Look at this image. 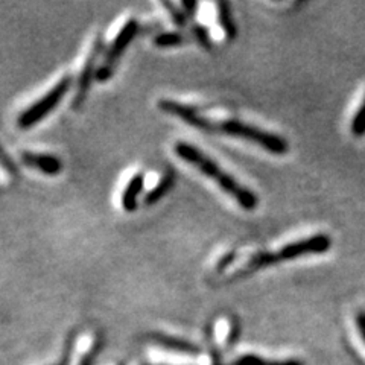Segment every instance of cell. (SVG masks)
Masks as SVG:
<instances>
[{
	"instance_id": "cell-12",
	"label": "cell",
	"mask_w": 365,
	"mask_h": 365,
	"mask_svg": "<svg viewBox=\"0 0 365 365\" xmlns=\"http://www.w3.org/2000/svg\"><path fill=\"white\" fill-rule=\"evenodd\" d=\"M187 38L182 32L178 31H169V32H162V34H157L154 37L153 43L157 48H175V46H181L182 43H186Z\"/></svg>"
},
{
	"instance_id": "cell-10",
	"label": "cell",
	"mask_w": 365,
	"mask_h": 365,
	"mask_svg": "<svg viewBox=\"0 0 365 365\" xmlns=\"http://www.w3.org/2000/svg\"><path fill=\"white\" fill-rule=\"evenodd\" d=\"M175 181H177V174H175V169L174 168H168L165 170V174L160 177L157 185L146 193L143 204L148 205V207H151V205L157 204L158 201H162L168 192L175 186Z\"/></svg>"
},
{
	"instance_id": "cell-16",
	"label": "cell",
	"mask_w": 365,
	"mask_h": 365,
	"mask_svg": "<svg viewBox=\"0 0 365 365\" xmlns=\"http://www.w3.org/2000/svg\"><path fill=\"white\" fill-rule=\"evenodd\" d=\"M0 166L4 168V170L11 178H19V175H20L19 166L14 163V160L9 157V154L4 150L2 145H0Z\"/></svg>"
},
{
	"instance_id": "cell-5",
	"label": "cell",
	"mask_w": 365,
	"mask_h": 365,
	"mask_svg": "<svg viewBox=\"0 0 365 365\" xmlns=\"http://www.w3.org/2000/svg\"><path fill=\"white\" fill-rule=\"evenodd\" d=\"M139 26H140L139 21L135 19H130L127 23H125L123 28L118 32V36L114 37L110 48L106 51L102 66L98 67L96 79L99 83H106L113 76L114 68H116L119 63V58L125 53V51H127V48L137 36V32H139Z\"/></svg>"
},
{
	"instance_id": "cell-21",
	"label": "cell",
	"mask_w": 365,
	"mask_h": 365,
	"mask_svg": "<svg viewBox=\"0 0 365 365\" xmlns=\"http://www.w3.org/2000/svg\"><path fill=\"white\" fill-rule=\"evenodd\" d=\"M197 8H198L197 2H189V0H185V2L181 4V9L185 11V14L189 19H192L193 16H197Z\"/></svg>"
},
{
	"instance_id": "cell-15",
	"label": "cell",
	"mask_w": 365,
	"mask_h": 365,
	"mask_svg": "<svg viewBox=\"0 0 365 365\" xmlns=\"http://www.w3.org/2000/svg\"><path fill=\"white\" fill-rule=\"evenodd\" d=\"M166 9H168V14L169 17L173 19V21L178 28H187L189 25V17L185 14V11H180L177 5L170 4V2H163L162 4Z\"/></svg>"
},
{
	"instance_id": "cell-11",
	"label": "cell",
	"mask_w": 365,
	"mask_h": 365,
	"mask_svg": "<svg viewBox=\"0 0 365 365\" xmlns=\"http://www.w3.org/2000/svg\"><path fill=\"white\" fill-rule=\"evenodd\" d=\"M218 21L224 31V34L227 36L228 40H233L236 37V25L235 20L232 16V9L230 5L227 2H220L218 4Z\"/></svg>"
},
{
	"instance_id": "cell-23",
	"label": "cell",
	"mask_w": 365,
	"mask_h": 365,
	"mask_svg": "<svg viewBox=\"0 0 365 365\" xmlns=\"http://www.w3.org/2000/svg\"><path fill=\"white\" fill-rule=\"evenodd\" d=\"M233 259H235V256H233V255H227L225 257H222V259L218 262V265H216V269H218V271H222L224 268H227V265H228V264H232Z\"/></svg>"
},
{
	"instance_id": "cell-7",
	"label": "cell",
	"mask_w": 365,
	"mask_h": 365,
	"mask_svg": "<svg viewBox=\"0 0 365 365\" xmlns=\"http://www.w3.org/2000/svg\"><path fill=\"white\" fill-rule=\"evenodd\" d=\"M20 158H21V163H25L28 168L38 169L41 174L49 175V177L58 175L63 170V162L53 154L25 151L20 154Z\"/></svg>"
},
{
	"instance_id": "cell-8",
	"label": "cell",
	"mask_w": 365,
	"mask_h": 365,
	"mask_svg": "<svg viewBox=\"0 0 365 365\" xmlns=\"http://www.w3.org/2000/svg\"><path fill=\"white\" fill-rule=\"evenodd\" d=\"M148 342H151L154 346L163 347L166 350H173V351H178L182 353V355H190V356H198L202 353V349L193 342L182 339V338H177V336H169L165 334H150L146 336Z\"/></svg>"
},
{
	"instance_id": "cell-18",
	"label": "cell",
	"mask_w": 365,
	"mask_h": 365,
	"mask_svg": "<svg viewBox=\"0 0 365 365\" xmlns=\"http://www.w3.org/2000/svg\"><path fill=\"white\" fill-rule=\"evenodd\" d=\"M192 34H193V37H195V40L202 46L205 51L212 49V40H210L207 28H204L202 25H195L192 28Z\"/></svg>"
},
{
	"instance_id": "cell-13",
	"label": "cell",
	"mask_w": 365,
	"mask_h": 365,
	"mask_svg": "<svg viewBox=\"0 0 365 365\" xmlns=\"http://www.w3.org/2000/svg\"><path fill=\"white\" fill-rule=\"evenodd\" d=\"M218 365H224V364L221 362ZM230 365H303V364L300 361H294V359H289V361H267L264 358H259V356H255V355H245V356L237 358Z\"/></svg>"
},
{
	"instance_id": "cell-24",
	"label": "cell",
	"mask_w": 365,
	"mask_h": 365,
	"mask_svg": "<svg viewBox=\"0 0 365 365\" xmlns=\"http://www.w3.org/2000/svg\"><path fill=\"white\" fill-rule=\"evenodd\" d=\"M145 365H150V364H145Z\"/></svg>"
},
{
	"instance_id": "cell-19",
	"label": "cell",
	"mask_w": 365,
	"mask_h": 365,
	"mask_svg": "<svg viewBox=\"0 0 365 365\" xmlns=\"http://www.w3.org/2000/svg\"><path fill=\"white\" fill-rule=\"evenodd\" d=\"M75 344H76V332H72L71 335H68V338L66 341L64 351H63V359L56 365H68V364H71V356H72V353H73Z\"/></svg>"
},
{
	"instance_id": "cell-1",
	"label": "cell",
	"mask_w": 365,
	"mask_h": 365,
	"mask_svg": "<svg viewBox=\"0 0 365 365\" xmlns=\"http://www.w3.org/2000/svg\"><path fill=\"white\" fill-rule=\"evenodd\" d=\"M174 153L190 166L197 168L200 173L205 177L213 180L228 197H232L244 210H255L259 204V200L255 192H251L245 186H242L236 178L215 162L209 155H205L197 146H193L187 142H177L174 146Z\"/></svg>"
},
{
	"instance_id": "cell-22",
	"label": "cell",
	"mask_w": 365,
	"mask_h": 365,
	"mask_svg": "<svg viewBox=\"0 0 365 365\" xmlns=\"http://www.w3.org/2000/svg\"><path fill=\"white\" fill-rule=\"evenodd\" d=\"M356 324H358V330H359V334H361V338L365 342V312H359L358 314Z\"/></svg>"
},
{
	"instance_id": "cell-17",
	"label": "cell",
	"mask_w": 365,
	"mask_h": 365,
	"mask_svg": "<svg viewBox=\"0 0 365 365\" xmlns=\"http://www.w3.org/2000/svg\"><path fill=\"white\" fill-rule=\"evenodd\" d=\"M350 130L358 137L365 134V98H364V102L361 104L358 113L355 114V118H353V120H351Z\"/></svg>"
},
{
	"instance_id": "cell-14",
	"label": "cell",
	"mask_w": 365,
	"mask_h": 365,
	"mask_svg": "<svg viewBox=\"0 0 365 365\" xmlns=\"http://www.w3.org/2000/svg\"><path fill=\"white\" fill-rule=\"evenodd\" d=\"M104 341H106V339H104V336H102L101 334L96 335L93 346H91L90 350L83 356L81 364H79V365H95V362H96V359H98V356H99V353H101L102 347H104Z\"/></svg>"
},
{
	"instance_id": "cell-9",
	"label": "cell",
	"mask_w": 365,
	"mask_h": 365,
	"mask_svg": "<svg viewBox=\"0 0 365 365\" xmlns=\"http://www.w3.org/2000/svg\"><path fill=\"white\" fill-rule=\"evenodd\" d=\"M143 187H145V175L142 173L134 174L130 178L128 185L125 186L120 197V204L125 212L134 213L137 210V200H139L140 193L143 192Z\"/></svg>"
},
{
	"instance_id": "cell-20",
	"label": "cell",
	"mask_w": 365,
	"mask_h": 365,
	"mask_svg": "<svg viewBox=\"0 0 365 365\" xmlns=\"http://www.w3.org/2000/svg\"><path fill=\"white\" fill-rule=\"evenodd\" d=\"M239 335H241V329H239V323L235 319L233 324L230 326V335H228V338H227V346L232 347L235 342L237 341Z\"/></svg>"
},
{
	"instance_id": "cell-4",
	"label": "cell",
	"mask_w": 365,
	"mask_h": 365,
	"mask_svg": "<svg viewBox=\"0 0 365 365\" xmlns=\"http://www.w3.org/2000/svg\"><path fill=\"white\" fill-rule=\"evenodd\" d=\"M72 87V76H64L60 79L48 93H44L38 101L34 102L25 111L20 113L17 119V125L20 130H29L40 123L49 113H52L56 106L64 99V96L68 93V90Z\"/></svg>"
},
{
	"instance_id": "cell-6",
	"label": "cell",
	"mask_w": 365,
	"mask_h": 365,
	"mask_svg": "<svg viewBox=\"0 0 365 365\" xmlns=\"http://www.w3.org/2000/svg\"><path fill=\"white\" fill-rule=\"evenodd\" d=\"M102 49H104V43H102V38H96L93 48H91V51L87 56V60L84 63L83 71H81V73H79V78H78L76 93H75V98L72 101V107L75 110L81 107L87 99L88 90L91 87V81H93V79L96 78V72H98L96 63H98V58H99Z\"/></svg>"
},
{
	"instance_id": "cell-3",
	"label": "cell",
	"mask_w": 365,
	"mask_h": 365,
	"mask_svg": "<svg viewBox=\"0 0 365 365\" xmlns=\"http://www.w3.org/2000/svg\"><path fill=\"white\" fill-rule=\"evenodd\" d=\"M330 248V237L326 235H315L306 239H300L297 242H291L282 247L276 253H257L248 262V271H255L268 265H274L277 262L292 260L304 255L324 253Z\"/></svg>"
},
{
	"instance_id": "cell-2",
	"label": "cell",
	"mask_w": 365,
	"mask_h": 365,
	"mask_svg": "<svg viewBox=\"0 0 365 365\" xmlns=\"http://www.w3.org/2000/svg\"><path fill=\"white\" fill-rule=\"evenodd\" d=\"M212 133H222L237 139H244L248 142L257 143L271 154L282 155L288 153L289 146L288 142L272 133L264 131L253 125L241 122L237 119H227V120H212Z\"/></svg>"
}]
</instances>
